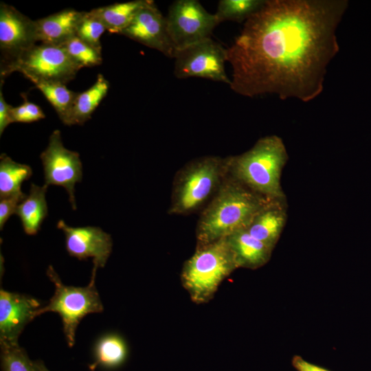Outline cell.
Returning a JSON list of instances; mask_svg holds the SVG:
<instances>
[{
    "mask_svg": "<svg viewBox=\"0 0 371 371\" xmlns=\"http://www.w3.org/2000/svg\"><path fill=\"white\" fill-rule=\"evenodd\" d=\"M346 0H266L227 48L230 88L254 98L275 94L308 102L324 90L339 50L337 29Z\"/></svg>",
    "mask_w": 371,
    "mask_h": 371,
    "instance_id": "obj_1",
    "label": "cell"
},
{
    "mask_svg": "<svg viewBox=\"0 0 371 371\" xmlns=\"http://www.w3.org/2000/svg\"><path fill=\"white\" fill-rule=\"evenodd\" d=\"M271 199L227 175L201 213L196 227V246L218 240L247 228L256 213Z\"/></svg>",
    "mask_w": 371,
    "mask_h": 371,
    "instance_id": "obj_2",
    "label": "cell"
},
{
    "mask_svg": "<svg viewBox=\"0 0 371 371\" xmlns=\"http://www.w3.org/2000/svg\"><path fill=\"white\" fill-rule=\"evenodd\" d=\"M287 159L282 139L267 135L246 152L227 157L228 175L267 198L284 200L280 177Z\"/></svg>",
    "mask_w": 371,
    "mask_h": 371,
    "instance_id": "obj_3",
    "label": "cell"
},
{
    "mask_svg": "<svg viewBox=\"0 0 371 371\" xmlns=\"http://www.w3.org/2000/svg\"><path fill=\"white\" fill-rule=\"evenodd\" d=\"M227 175V157L208 155L188 162L174 177L168 214L188 215L207 205Z\"/></svg>",
    "mask_w": 371,
    "mask_h": 371,
    "instance_id": "obj_4",
    "label": "cell"
},
{
    "mask_svg": "<svg viewBox=\"0 0 371 371\" xmlns=\"http://www.w3.org/2000/svg\"><path fill=\"white\" fill-rule=\"evenodd\" d=\"M238 268L226 238L196 246L183 264L181 280L191 300L198 304L210 302L221 282Z\"/></svg>",
    "mask_w": 371,
    "mask_h": 371,
    "instance_id": "obj_5",
    "label": "cell"
},
{
    "mask_svg": "<svg viewBox=\"0 0 371 371\" xmlns=\"http://www.w3.org/2000/svg\"><path fill=\"white\" fill-rule=\"evenodd\" d=\"M98 266L93 265L91 278L87 286L76 287L64 284L49 265L47 276L55 285V291L48 304L39 308L35 317L47 312L58 313L62 319L63 332L69 347L75 344L76 331L81 319L88 314L101 313L103 305L95 285Z\"/></svg>",
    "mask_w": 371,
    "mask_h": 371,
    "instance_id": "obj_6",
    "label": "cell"
},
{
    "mask_svg": "<svg viewBox=\"0 0 371 371\" xmlns=\"http://www.w3.org/2000/svg\"><path fill=\"white\" fill-rule=\"evenodd\" d=\"M80 69L62 45L41 43L34 45L14 61L1 67L0 76L3 80L4 77L18 71L34 85L41 82L66 85L75 78Z\"/></svg>",
    "mask_w": 371,
    "mask_h": 371,
    "instance_id": "obj_7",
    "label": "cell"
},
{
    "mask_svg": "<svg viewBox=\"0 0 371 371\" xmlns=\"http://www.w3.org/2000/svg\"><path fill=\"white\" fill-rule=\"evenodd\" d=\"M166 20L175 52L211 38L219 24L216 15L207 12L197 0L175 1Z\"/></svg>",
    "mask_w": 371,
    "mask_h": 371,
    "instance_id": "obj_8",
    "label": "cell"
},
{
    "mask_svg": "<svg viewBox=\"0 0 371 371\" xmlns=\"http://www.w3.org/2000/svg\"><path fill=\"white\" fill-rule=\"evenodd\" d=\"M173 58L174 75L179 79L196 77L231 84L225 67L227 48L212 38L176 51Z\"/></svg>",
    "mask_w": 371,
    "mask_h": 371,
    "instance_id": "obj_9",
    "label": "cell"
},
{
    "mask_svg": "<svg viewBox=\"0 0 371 371\" xmlns=\"http://www.w3.org/2000/svg\"><path fill=\"white\" fill-rule=\"evenodd\" d=\"M45 184L65 188L73 210H76L75 185L82 178V165L77 152L67 149L59 130L53 131L45 150L41 154Z\"/></svg>",
    "mask_w": 371,
    "mask_h": 371,
    "instance_id": "obj_10",
    "label": "cell"
},
{
    "mask_svg": "<svg viewBox=\"0 0 371 371\" xmlns=\"http://www.w3.org/2000/svg\"><path fill=\"white\" fill-rule=\"evenodd\" d=\"M38 42L36 21L14 7L0 3L1 67L14 61Z\"/></svg>",
    "mask_w": 371,
    "mask_h": 371,
    "instance_id": "obj_11",
    "label": "cell"
},
{
    "mask_svg": "<svg viewBox=\"0 0 371 371\" xmlns=\"http://www.w3.org/2000/svg\"><path fill=\"white\" fill-rule=\"evenodd\" d=\"M148 47L172 58L175 49L170 41L164 16L155 2L146 0L130 24L120 33Z\"/></svg>",
    "mask_w": 371,
    "mask_h": 371,
    "instance_id": "obj_12",
    "label": "cell"
},
{
    "mask_svg": "<svg viewBox=\"0 0 371 371\" xmlns=\"http://www.w3.org/2000/svg\"><path fill=\"white\" fill-rule=\"evenodd\" d=\"M65 236L68 254L79 260L93 258V265L104 267L112 251L113 240L110 234L93 226L74 227L63 220L57 223Z\"/></svg>",
    "mask_w": 371,
    "mask_h": 371,
    "instance_id": "obj_13",
    "label": "cell"
},
{
    "mask_svg": "<svg viewBox=\"0 0 371 371\" xmlns=\"http://www.w3.org/2000/svg\"><path fill=\"white\" fill-rule=\"evenodd\" d=\"M41 302L27 295L0 291V345L19 344L25 325L35 318Z\"/></svg>",
    "mask_w": 371,
    "mask_h": 371,
    "instance_id": "obj_14",
    "label": "cell"
},
{
    "mask_svg": "<svg viewBox=\"0 0 371 371\" xmlns=\"http://www.w3.org/2000/svg\"><path fill=\"white\" fill-rule=\"evenodd\" d=\"M282 201L283 200L271 199L256 213L246 228L251 236L273 249L286 219Z\"/></svg>",
    "mask_w": 371,
    "mask_h": 371,
    "instance_id": "obj_15",
    "label": "cell"
},
{
    "mask_svg": "<svg viewBox=\"0 0 371 371\" xmlns=\"http://www.w3.org/2000/svg\"><path fill=\"white\" fill-rule=\"evenodd\" d=\"M83 12L67 8L36 21L38 41L63 45L76 36Z\"/></svg>",
    "mask_w": 371,
    "mask_h": 371,
    "instance_id": "obj_16",
    "label": "cell"
},
{
    "mask_svg": "<svg viewBox=\"0 0 371 371\" xmlns=\"http://www.w3.org/2000/svg\"><path fill=\"white\" fill-rule=\"evenodd\" d=\"M226 238L238 268L258 269L271 258L273 249L251 236L246 228L233 232Z\"/></svg>",
    "mask_w": 371,
    "mask_h": 371,
    "instance_id": "obj_17",
    "label": "cell"
},
{
    "mask_svg": "<svg viewBox=\"0 0 371 371\" xmlns=\"http://www.w3.org/2000/svg\"><path fill=\"white\" fill-rule=\"evenodd\" d=\"M47 186H37L32 183L29 194L19 205L16 214L19 217L25 233L35 235L41 229L47 216L45 194Z\"/></svg>",
    "mask_w": 371,
    "mask_h": 371,
    "instance_id": "obj_18",
    "label": "cell"
},
{
    "mask_svg": "<svg viewBox=\"0 0 371 371\" xmlns=\"http://www.w3.org/2000/svg\"><path fill=\"white\" fill-rule=\"evenodd\" d=\"M128 356L126 342L118 334L110 333L101 337L93 348V362L89 366L93 371L98 367L114 370L122 366Z\"/></svg>",
    "mask_w": 371,
    "mask_h": 371,
    "instance_id": "obj_19",
    "label": "cell"
},
{
    "mask_svg": "<svg viewBox=\"0 0 371 371\" xmlns=\"http://www.w3.org/2000/svg\"><path fill=\"white\" fill-rule=\"evenodd\" d=\"M109 89V81L98 74L96 81L88 89L78 93L65 125L83 124L89 120L92 113L106 95Z\"/></svg>",
    "mask_w": 371,
    "mask_h": 371,
    "instance_id": "obj_20",
    "label": "cell"
},
{
    "mask_svg": "<svg viewBox=\"0 0 371 371\" xmlns=\"http://www.w3.org/2000/svg\"><path fill=\"white\" fill-rule=\"evenodd\" d=\"M146 0L116 3L94 8L91 12L104 24L107 31L120 34L130 24Z\"/></svg>",
    "mask_w": 371,
    "mask_h": 371,
    "instance_id": "obj_21",
    "label": "cell"
},
{
    "mask_svg": "<svg viewBox=\"0 0 371 371\" xmlns=\"http://www.w3.org/2000/svg\"><path fill=\"white\" fill-rule=\"evenodd\" d=\"M32 175L30 166L13 161L3 153L0 157V199L21 193L24 181Z\"/></svg>",
    "mask_w": 371,
    "mask_h": 371,
    "instance_id": "obj_22",
    "label": "cell"
},
{
    "mask_svg": "<svg viewBox=\"0 0 371 371\" xmlns=\"http://www.w3.org/2000/svg\"><path fill=\"white\" fill-rule=\"evenodd\" d=\"M56 111L59 118L65 124L78 92L69 90L61 82H41L35 85Z\"/></svg>",
    "mask_w": 371,
    "mask_h": 371,
    "instance_id": "obj_23",
    "label": "cell"
},
{
    "mask_svg": "<svg viewBox=\"0 0 371 371\" xmlns=\"http://www.w3.org/2000/svg\"><path fill=\"white\" fill-rule=\"evenodd\" d=\"M266 0H221L214 13L221 23L225 21H246L259 10Z\"/></svg>",
    "mask_w": 371,
    "mask_h": 371,
    "instance_id": "obj_24",
    "label": "cell"
},
{
    "mask_svg": "<svg viewBox=\"0 0 371 371\" xmlns=\"http://www.w3.org/2000/svg\"><path fill=\"white\" fill-rule=\"evenodd\" d=\"M62 46L71 58L81 68L97 66L102 62V49L87 43L76 36Z\"/></svg>",
    "mask_w": 371,
    "mask_h": 371,
    "instance_id": "obj_25",
    "label": "cell"
},
{
    "mask_svg": "<svg viewBox=\"0 0 371 371\" xmlns=\"http://www.w3.org/2000/svg\"><path fill=\"white\" fill-rule=\"evenodd\" d=\"M2 371H39L19 344L1 346Z\"/></svg>",
    "mask_w": 371,
    "mask_h": 371,
    "instance_id": "obj_26",
    "label": "cell"
},
{
    "mask_svg": "<svg viewBox=\"0 0 371 371\" xmlns=\"http://www.w3.org/2000/svg\"><path fill=\"white\" fill-rule=\"evenodd\" d=\"M106 30L102 21L91 11L83 12L78 22L76 36L87 43L102 49L100 37Z\"/></svg>",
    "mask_w": 371,
    "mask_h": 371,
    "instance_id": "obj_27",
    "label": "cell"
},
{
    "mask_svg": "<svg viewBox=\"0 0 371 371\" xmlns=\"http://www.w3.org/2000/svg\"><path fill=\"white\" fill-rule=\"evenodd\" d=\"M23 103L17 106H12L10 111L11 123L22 122L31 123L45 117V115L41 107L30 102L25 93H22Z\"/></svg>",
    "mask_w": 371,
    "mask_h": 371,
    "instance_id": "obj_28",
    "label": "cell"
},
{
    "mask_svg": "<svg viewBox=\"0 0 371 371\" xmlns=\"http://www.w3.org/2000/svg\"><path fill=\"white\" fill-rule=\"evenodd\" d=\"M27 194L23 192L19 193L0 200V229L3 226L9 218L16 214L19 205L25 199Z\"/></svg>",
    "mask_w": 371,
    "mask_h": 371,
    "instance_id": "obj_29",
    "label": "cell"
},
{
    "mask_svg": "<svg viewBox=\"0 0 371 371\" xmlns=\"http://www.w3.org/2000/svg\"><path fill=\"white\" fill-rule=\"evenodd\" d=\"M3 80H1L0 89V135H2L5 128L11 124L10 111L12 106L8 104L3 97L1 90Z\"/></svg>",
    "mask_w": 371,
    "mask_h": 371,
    "instance_id": "obj_30",
    "label": "cell"
},
{
    "mask_svg": "<svg viewBox=\"0 0 371 371\" xmlns=\"http://www.w3.org/2000/svg\"><path fill=\"white\" fill-rule=\"evenodd\" d=\"M291 363L297 371H330L325 368L306 361L298 355H295L293 357Z\"/></svg>",
    "mask_w": 371,
    "mask_h": 371,
    "instance_id": "obj_31",
    "label": "cell"
},
{
    "mask_svg": "<svg viewBox=\"0 0 371 371\" xmlns=\"http://www.w3.org/2000/svg\"><path fill=\"white\" fill-rule=\"evenodd\" d=\"M36 365L37 368H38L39 371H49L45 366L43 361H35Z\"/></svg>",
    "mask_w": 371,
    "mask_h": 371,
    "instance_id": "obj_32",
    "label": "cell"
}]
</instances>
